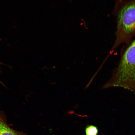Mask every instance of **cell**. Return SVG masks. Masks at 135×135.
<instances>
[{
	"label": "cell",
	"mask_w": 135,
	"mask_h": 135,
	"mask_svg": "<svg viewBox=\"0 0 135 135\" xmlns=\"http://www.w3.org/2000/svg\"><path fill=\"white\" fill-rule=\"evenodd\" d=\"M121 3L117 12L116 38L113 49L129 42L135 34V0Z\"/></svg>",
	"instance_id": "obj_1"
},
{
	"label": "cell",
	"mask_w": 135,
	"mask_h": 135,
	"mask_svg": "<svg viewBox=\"0 0 135 135\" xmlns=\"http://www.w3.org/2000/svg\"><path fill=\"white\" fill-rule=\"evenodd\" d=\"M0 135H26V134L11 128L7 123V116L4 112L0 110Z\"/></svg>",
	"instance_id": "obj_2"
},
{
	"label": "cell",
	"mask_w": 135,
	"mask_h": 135,
	"mask_svg": "<svg viewBox=\"0 0 135 135\" xmlns=\"http://www.w3.org/2000/svg\"><path fill=\"white\" fill-rule=\"evenodd\" d=\"M86 135H98V130L96 126L92 125H88L85 129Z\"/></svg>",
	"instance_id": "obj_3"
},
{
	"label": "cell",
	"mask_w": 135,
	"mask_h": 135,
	"mask_svg": "<svg viewBox=\"0 0 135 135\" xmlns=\"http://www.w3.org/2000/svg\"><path fill=\"white\" fill-rule=\"evenodd\" d=\"M2 64V63L0 62V64Z\"/></svg>",
	"instance_id": "obj_4"
}]
</instances>
